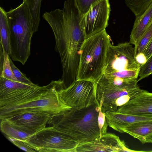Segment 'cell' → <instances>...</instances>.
Listing matches in <instances>:
<instances>
[{
  "instance_id": "cell-1",
  "label": "cell",
  "mask_w": 152,
  "mask_h": 152,
  "mask_svg": "<svg viewBox=\"0 0 152 152\" xmlns=\"http://www.w3.org/2000/svg\"><path fill=\"white\" fill-rule=\"evenodd\" d=\"M83 15L75 0H67L62 10L45 12L42 16L54 33L55 50L59 54L62 64L61 80L64 88L77 79L80 50L86 39L81 24Z\"/></svg>"
},
{
  "instance_id": "cell-2",
  "label": "cell",
  "mask_w": 152,
  "mask_h": 152,
  "mask_svg": "<svg viewBox=\"0 0 152 152\" xmlns=\"http://www.w3.org/2000/svg\"><path fill=\"white\" fill-rule=\"evenodd\" d=\"M100 109L98 103L71 108L52 117L48 124L79 144L90 142L101 136L98 121Z\"/></svg>"
},
{
  "instance_id": "cell-3",
  "label": "cell",
  "mask_w": 152,
  "mask_h": 152,
  "mask_svg": "<svg viewBox=\"0 0 152 152\" xmlns=\"http://www.w3.org/2000/svg\"><path fill=\"white\" fill-rule=\"evenodd\" d=\"M10 30V43L12 60L24 65L31 54V40L36 32L26 4L24 2L7 12Z\"/></svg>"
},
{
  "instance_id": "cell-4",
  "label": "cell",
  "mask_w": 152,
  "mask_h": 152,
  "mask_svg": "<svg viewBox=\"0 0 152 152\" xmlns=\"http://www.w3.org/2000/svg\"><path fill=\"white\" fill-rule=\"evenodd\" d=\"M110 41L105 29L85 39L80 50L76 80L97 82L103 74Z\"/></svg>"
},
{
  "instance_id": "cell-5",
  "label": "cell",
  "mask_w": 152,
  "mask_h": 152,
  "mask_svg": "<svg viewBox=\"0 0 152 152\" xmlns=\"http://www.w3.org/2000/svg\"><path fill=\"white\" fill-rule=\"evenodd\" d=\"M134 47L129 42L109 46L104 72L101 77L113 81L134 79L137 76L140 66L135 59Z\"/></svg>"
},
{
  "instance_id": "cell-6",
  "label": "cell",
  "mask_w": 152,
  "mask_h": 152,
  "mask_svg": "<svg viewBox=\"0 0 152 152\" xmlns=\"http://www.w3.org/2000/svg\"><path fill=\"white\" fill-rule=\"evenodd\" d=\"M137 79L120 85H115L99 79L96 83V99L101 110L116 112L118 109L136 97L143 91L137 84Z\"/></svg>"
},
{
  "instance_id": "cell-7",
  "label": "cell",
  "mask_w": 152,
  "mask_h": 152,
  "mask_svg": "<svg viewBox=\"0 0 152 152\" xmlns=\"http://www.w3.org/2000/svg\"><path fill=\"white\" fill-rule=\"evenodd\" d=\"M63 88L62 80H59L49 91L37 99L17 105L0 107V120L33 112H46L52 117L71 108L64 103L59 95V91Z\"/></svg>"
},
{
  "instance_id": "cell-8",
  "label": "cell",
  "mask_w": 152,
  "mask_h": 152,
  "mask_svg": "<svg viewBox=\"0 0 152 152\" xmlns=\"http://www.w3.org/2000/svg\"><path fill=\"white\" fill-rule=\"evenodd\" d=\"M50 84L39 86L0 77V107L14 106L37 99L49 91Z\"/></svg>"
},
{
  "instance_id": "cell-9",
  "label": "cell",
  "mask_w": 152,
  "mask_h": 152,
  "mask_svg": "<svg viewBox=\"0 0 152 152\" xmlns=\"http://www.w3.org/2000/svg\"><path fill=\"white\" fill-rule=\"evenodd\" d=\"M36 152H76L79 144L53 126L45 127L25 142Z\"/></svg>"
},
{
  "instance_id": "cell-10",
  "label": "cell",
  "mask_w": 152,
  "mask_h": 152,
  "mask_svg": "<svg viewBox=\"0 0 152 152\" xmlns=\"http://www.w3.org/2000/svg\"><path fill=\"white\" fill-rule=\"evenodd\" d=\"M64 103L72 108L81 109L98 103L96 93V83L91 80H76L67 88L58 92Z\"/></svg>"
},
{
  "instance_id": "cell-11",
  "label": "cell",
  "mask_w": 152,
  "mask_h": 152,
  "mask_svg": "<svg viewBox=\"0 0 152 152\" xmlns=\"http://www.w3.org/2000/svg\"><path fill=\"white\" fill-rule=\"evenodd\" d=\"M110 11L108 0H100L91 6L81 22L86 39L105 29Z\"/></svg>"
},
{
  "instance_id": "cell-12",
  "label": "cell",
  "mask_w": 152,
  "mask_h": 152,
  "mask_svg": "<svg viewBox=\"0 0 152 152\" xmlns=\"http://www.w3.org/2000/svg\"><path fill=\"white\" fill-rule=\"evenodd\" d=\"M140 151L129 149L118 136L107 132L93 141L79 144L76 149V152Z\"/></svg>"
},
{
  "instance_id": "cell-13",
  "label": "cell",
  "mask_w": 152,
  "mask_h": 152,
  "mask_svg": "<svg viewBox=\"0 0 152 152\" xmlns=\"http://www.w3.org/2000/svg\"><path fill=\"white\" fill-rule=\"evenodd\" d=\"M52 115L45 112H29L6 119L26 132L34 135L46 127Z\"/></svg>"
},
{
  "instance_id": "cell-14",
  "label": "cell",
  "mask_w": 152,
  "mask_h": 152,
  "mask_svg": "<svg viewBox=\"0 0 152 152\" xmlns=\"http://www.w3.org/2000/svg\"><path fill=\"white\" fill-rule=\"evenodd\" d=\"M116 112L152 118V93L143 90L138 96L120 107Z\"/></svg>"
},
{
  "instance_id": "cell-15",
  "label": "cell",
  "mask_w": 152,
  "mask_h": 152,
  "mask_svg": "<svg viewBox=\"0 0 152 152\" xmlns=\"http://www.w3.org/2000/svg\"><path fill=\"white\" fill-rule=\"evenodd\" d=\"M105 117L108 126L120 133L124 127L139 121L152 120V118L124 114L117 112L106 111Z\"/></svg>"
},
{
  "instance_id": "cell-16",
  "label": "cell",
  "mask_w": 152,
  "mask_h": 152,
  "mask_svg": "<svg viewBox=\"0 0 152 152\" xmlns=\"http://www.w3.org/2000/svg\"><path fill=\"white\" fill-rule=\"evenodd\" d=\"M128 134L143 144L152 143V120L137 122L123 128L121 133Z\"/></svg>"
},
{
  "instance_id": "cell-17",
  "label": "cell",
  "mask_w": 152,
  "mask_h": 152,
  "mask_svg": "<svg viewBox=\"0 0 152 152\" xmlns=\"http://www.w3.org/2000/svg\"><path fill=\"white\" fill-rule=\"evenodd\" d=\"M152 23V3L141 15L136 17L131 31L129 42L136 46Z\"/></svg>"
},
{
  "instance_id": "cell-18",
  "label": "cell",
  "mask_w": 152,
  "mask_h": 152,
  "mask_svg": "<svg viewBox=\"0 0 152 152\" xmlns=\"http://www.w3.org/2000/svg\"><path fill=\"white\" fill-rule=\"evenodd\" d=\"M0 130L7 136L25 142L34 135L29 134L11 123L6 119L0 120Z\"/></svg>"
},
{
  "instance_id": "cell-19",
  "label": "cell",
  "mask_w": 152,
  "mask_h": 152,
  "mask_svg": "<svg viewBox=\"0 0 152 152\" xmlns=\"http://www.w3.org/2000/svg\"><path fill=\"white\" fill-rule=\"evenodd\" d=\"M0 43L4 51L10 56L11 53L10 30L7 12L1 7H0Z\"/></svg>"
},
{
  "instance_id": "cell-20",
  "label": "cell",
  "mask_w": 152,
  "mask_h": 152,
  "mask_svg": "<svg viewBox=\"0 0 152 152\" xmlns=\"http://www.w3.org/2000/svg\"><path fill=\"white\" fill-rule=\"evenodd\" d=\"M126 6L137 17L142 15L152 3V0H125Z\"/></svg>"
},
{
  "instance_id": "cell-21",
  "label": "cell",
  "mask_w": 152,
  "mask_h": 152,
  "mask_svg": "<svg viewBox=\"0 0 152 152\" xmlns=\"http://www.w3.org/2000/svg\"><path fill=\"white\" fill-rule=\"evenodd\" d=\"M42 0H23L26 4L31 16L34 28L38 31L40 21V12Z\"/></svg>"
},
{
  "instance_id": "cell-22",
  "label": "cell",
  "mask_w": 152,
  "mask_h": 152,
  "mask_svg": "<svg viewBox=\"0 0 152 152\" xmlns=\"http://www.w3.org/2000/svg\"><path fill=\"white\" fill-rule=\"evenodd\" d=\"M152 39V23L145 32L137 45L134 46L135 56L140 53H143L145 48Z\"/></svg>"
},
{
  "instance_id": "cell-23",
  "label": "cell",
  "mask_w": 152,
  "mask_h": 152,
  "mask_svg": "<svg viewBox=\"0 0 152 152\" xmlns=\"http://www.w3.org/2000/svg\"><path fill=\"white\" fill-rule=\"evenodd\" d=\"M4 60L2 72L0 73V77H2L13 81L20 82L15 76L11 68L9 57L4 50Z\"/></svg>"
},
{
  "instance_id": "cell-24",
  "label": "cell",
  "mask_w": 152,
  "mask_h": 152,
  "mask_svg": "<svg viewBox=\"0 0 152 152\" xmlns=\"http://www.w3.org/2000/svg\"><path fill=\"white\" fill-rule=\"evenodd\" d=\"M152 74V55L140 69L138 81L148 77Z\"/></svg>"
},
{
  "instance_id": "cell-25",
  "label": "cell",
  "mask_w": 152,
  "mask_h": 152,
  "mask_svg": "<svg viewBox=\"0 0 152 152\" xmlns=\"http://www.w3.org/2000/svg\"><path fill=\"white\" fill-rule=\"evenodd\" d=\"M100 0H75L80 11L84 15L89 11L91 6Z\"/></svg>"
},
{
  "instance_id": "cell-26",
  "label": "cell",
  "mask_w": 152,
  "mask_h": 152,
  "mask_svg": "<svg viewBox=\"0 0 152 152\" xmlns=\"http://www.w3.org/2000/svg\"><path fill=\"white\" fill-rule=\"evenodd\" d=\"M9 59L10 66L15 77L20 83L28 84H34L29 79L26 77L25 74L21 72L14 65L10 56L9 57Z\"/></svg>"
},
{
  "instance_id": "cell-27",
  "label": "cell",
  "mask_w": 152,
  "mask_h": 152,
  "mask_svg": "<svg viewBox=\"0 0 152 152\" xmlns=\"http://www.w3.org/2000/svg\"><path fill=\"white\" fill-rule=\"evenodd\" d=\"M98 121L101 136L107 133L108 125L106 120L105 113L102 111L101 108L98 115Z\"/></svg>"
},
{
  "instance_id": "cell-28",
  "label": "cell",
  "mask_w": 152,
  "mask_h": 152,
  "mask_svg": "<svg viewBox=\"0 0 152 152\" xmlns=\"http://www.w3.org/2000/svg\"><path fill=\"white\" fill-rule=\"evenodd\" d=\"M7 138L15 145L23 151L29 152H36L34 150L24 141L13 139L7 136Z\"/></svg>"
},
{
  "instance_id": "cell-29",
  "label": "cell",
  "mask_w": 152,
  "mask_h": 152,
  "mask_svg": "<svg viewBox=\"0 0 152 152\" xmlns=\"http://www.w3.org/2000/svg\"><path fill=\"white\" fill-rule=\"evenodd\" d=\"M135 59L140 68L145 64L147 60L145 56L142 53H140L136 55Z\"/></svg>"
},
{
  "instance_id": "cell-30",
  "label": "cell",
  "mask_w": 152,
  "mask_h": 152,
  "mask_svg": "<svg viewBox=\"0 0 152 152\" xmlns=\"http://www.w3.org/2000/svg\"><path fill=\"white\" fill-rule=\"evenodd\" d=\"M143 53L148 60L152 55V39L145 48Z\"/></svg>"
},
{
  "instance_id": "cell-31",
  "label": "cell",
  "mask_w": 152,
  "mask_h": 152,
  "mask_svg": "<svg viewBox=\"0 0 152 152\" xmlns=\"http://www.w3.org/2000/svg\"><path fill=\"white\" fill-rule=\"evenodd\" d=\"M4 60V50L1 44L0 43V73L2 71Z\"/></svg>"
}]
</instances>
